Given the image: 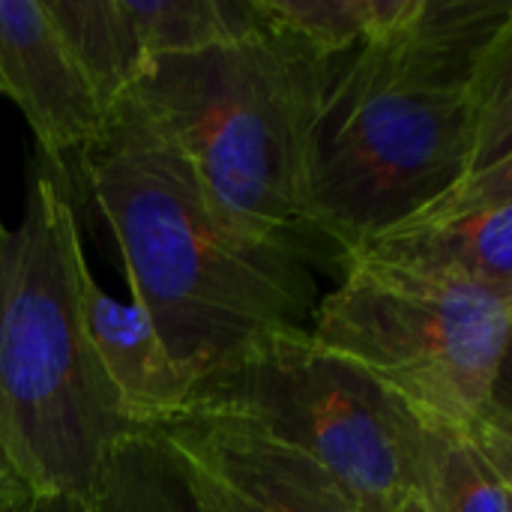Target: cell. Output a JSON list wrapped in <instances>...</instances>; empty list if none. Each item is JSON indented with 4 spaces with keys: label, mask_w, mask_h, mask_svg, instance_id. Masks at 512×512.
<instances>
[{
    "label": "cell",
    "mask_w": 512,
    "mask_h": 512,
    "mask_svg": "<svg viewBox=\"0 0 512 512\" xmlns=\"http://www.w3.org/2000/svg\"><path fill=\"white\" fill-rule=\"evenodd\" d=\"M510 156V0H414L399 27L321 57L309 210L345 267L369 237Z\"/></svg>",
    "instance_id": "6da1fadb"
},
{
    "label": "cell",
    "mask_w": 512,
    "mask_h": 512,
    "mask_svg": "<svg viewBox=\"0 0 512 512\" xmlns=\"http://www.w3.org/2000/svg\"><path fill=\"white\" fill-rule=\"evenodd\" d=\"M75 159L132 303L192 387L252 342L312 318V270L231 228L132 99L105 114Z\"/></svg>",
    "instance_id": "7a4b0ae2"
},
{
    "label": "cell",
    "mask_w": 512,
    "mask_h": 512,
    "mask_svg": "<svg viewBox=\"0 0 512 512\" xmlns=\"http://www.w3.org/2000/svg\"><path fill=\"white\" fill-rule=\"evenodd\" d=\"M321 51L264 27L153 60L126 99L186 159L219 216L306 270L345 273L309 210V126Z\"/></svg>",
    "instance_id": "3957f363"
},
{
    "label": "cell",
    "mask_w": 512,
    "mask_h": 512,
    "mask_svg": "<svg viewBox=\"0 0 512 512\" xmlns=\"http://www.w3.org/2000/svg\"><path fill=\"white\" fill-rule=\"evenodd\" d=\"M84 264L72 189L39 162L18 225L0 222V447L33 495L81 501L138 432L84 336Z\"/></svg>",
    "instance_id": "277c9868"
},
{
    "label": "cell",
    "mask_w": 512,
    "mask_h": 512,
    "mask_svg": "<svg viewBox=\"0 0 512 512\" xmlns=\"http://www.w3.org/2000/svg\"><path fill=\"white\" fill-rule=\"evenodd\" d=\"M309 333L372 375L414 420L471 438L512 480L510 291L351 258L339 288L315 303Z\"/></svg>",
    "instance_id": "5b68a950"
},
{
    "label": "cell",
    "mask_w": 512,
    "mask_h": 512,
    "mask_svg": "<svg viewBox=\"0 0 512 512\" xmlns=\"http://www.w3.org/2000/svg\"><path fill=\"white\" fill-rule=\"evenodd\" d=\"M183 414L240 423L312 459L366 512L417 495L420 423L306 327L276 330L204 375Z\"/></svg>",
    "instance_id": "8992f818"
},
{
    "label": "cell",
    "mask_w": 512,
    "mask_h": 512,
    "mask_svg": "<svg viewBox=\"0 0 512 512\" xmlns=\"http://www.w3.org/2000/svg\"><path fill=\"white\" fill-rule=\"evenodd\" d=\"M351 258L468 279L512 294V156L471 171L369 237Z\"/></svg>",
    "instance_id": "52a82bcc"
},
{
    "label": "cell",
    "mask_w": 512,
    "mask_h": 512,
    "mask_svg": "<svg viewBox=\"0 0 512 512\" xmlns=\"http://www.w3.org/2000/svg\"><path fill=\"white\" fill-rule=\"evenodd\" d=\"M195 468L216 512H366L312 459L219 417L156 426Z\"/></svg>",
    "instance_id": "ba28073f"
},
{
    "label": "cell",
    "mask_w": 512,
    "mask_h": 512,
    "mask_svg": "<svg viewBox=\"0 0 512 512\" xmlns=\"http://www.w3.org/2000/svg\"><path fill=\"white\" fill-rule=\"evenodd\" d=\"M0 87L33 129L39 162L69 183L66 156L81 153L105 111L60 39L45 0H0Z\"/></svg>",
    "instance_id": "9c48e42d"
},
{
    "label": "cell",
    "mask_w": 512,
    "mask_h": 512,
    "mask_svg": "<svg viewBox=\"0 0 512 512\" xmlns=\"http://www.w3.org/2000/svg\"><path fill=\"white\" fill-rule=\"evenodd\" d=\"M78 309L87 345L108 378L123 417L135 429H156L186 411L192 384L168 357L159 333L135 303H120L105 294L81 267Z\"/></svg>",
    "instance_id": "30bf717a"
},
{
    "label": "cell",
    "mask_w": 512,
    "mask_h": 512,
    "mask_svg": "<svg viewBox=\"0 0 512 512\" xmlns=\"http://www.w3.org/2000/svg\"><path fill=\"white\" fill-rule=\"evenodd\" d=\"M90 512H216L189 459L156 429L120 438L102 459Z\"/></svg>",
    "instance_id": "8fae6325"
},
{
    "label": "cell",
    "mask_w": 512,
    "mask_h": 512,
    "mask_svg": "<svg viewBox=\"0 0 512 512\" xmlns=\"http://www.w3.org/2000/svg\"><path fill=\"white\" fill-rule=\"evenodd\" d=\"M48 15L108 114L147 69L126 0H45Z\"/></svg>",
    "instance_id": "7c38bea8"
},
{
    "label": "cell",
    "mask_w": 512,
    "mask_h": 512,
    "mask_svg": "<svg viewBox=\"0 0 512 512\" xmlns=\"http://www.w3.org/2000/svg\"><path fill=\"white\" fill-rule=\"evenodd\" d=\"M510 483L471 438L456 429L420 423L417 501L423 510L510 512Z\"/></svg>",
    "instance_id": "4fadbf2b"
},
{
    "label": "cell",
    "mask_w": 512,
    "mask_h": 512,
    "mask_svg": "<svg viewBox=\"0 0 512 512\" xmlns=\"http://www.w3.org/2000/svg\"><path fill=\"white\" fill-rule=\"evenodd\" d=\"M147 66L246 39L267 27L258 0H126Z\"/></svg>",
    "instance_id": "5bb4252c"
},
{
    "label": "cell",
    "mask_w": 512,
    "mask_h": 512,
    "mask_svg": "<svg viewBox=\"0 0 512 512\" xmlns=\"http://www.w3.org/2000/svg\"><path fill=\"white\" fill-rule=\"evenodd\" d=\"M414 0H258L270 27L294 33L321 54H339L351 45L399 27Z\"/></svg>",
    "instance_id": "9a60e30c"
},
{
    "label": "cell",
    "mask_w": 512,
    "mask_h": 512,
    "mask_svg": "<svg viewBox=\"0 0 512 512\" xmlns=\"http://www.w3.org/2000/svg\"><path fill=\"white\" fill-rule=\"evenodd\" d=\"M33 492L24 486V480L18 477V471L12 468V462L6 459L3 447H0V507H18L30 498Z\"/></svg>",
    "instance_id": "2e32d148"
},
{
    "label": "cell",
    "mask_w": 512,
    "mask_h": 512,
    "mask_svg": "<svg viewBox=\"0 0 512 512\" xmlns=\"http://www.w3.org/2000/svg\"><path fill=\"white\" fill-rule=\"evenodd\" d=\"M21 512H90V507L72 495H30Z\"/></svg>",
    "instance_id": "e0dca14e"
},
{
    "label": "cell",
    "mask_w": 512,
    "mask_h": 512,
    "mask_svg": "<svg viewBox=\"0 0 512 512\" xmlns=\"http://www.w3.org/2000/svg\"><path fill=\"white\" fill-rule=\"evenodd\" d=\"M381 512H426V510H423V504L417 501V495H411V498L399 501L396 507H390V510H381Z\"/></svg>",
    "instance_id": "ac0fdd59"
},
{
    "label": "cell",
    "mask_w": 512,
    "mask_h": 512,
    "mask_svg": "<svg viewBox=\"0 0 512 512\" xmlns=\"http://www.w3.org/2000/svg\"><path fill=\"white\" fill-rule=\"evenodd\" d=\"M27 504V501H24ZM24 504H18V507H0V512H21L24 510Z\"/></svg>",
    "instance_id": "d6986e66"
},
{
    "label": "cell",
    "mask_w": 512,
    "mask_h": 512,
    "mask_svg": "<svg viewBox=\"0 0 512 512\" xmlns=\"http://www.w3.org/2000/svg\"><path fill=\"white\" fill-rule=\"evenodd\" d=\"M0 96H3V87H0Z\"/></svg>",
    "instance_id": "ffe728a7"
}]
</instances>
